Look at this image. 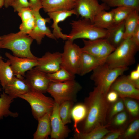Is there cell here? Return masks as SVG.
Returning <instances> with one entry per match:
<instances>
[{"label":"cell","mask_w":139,"mask_h":139,"mask_svg":"<svg viewBox=\"0 0 139 139\" xmlns=\"http://www.w3.org/2000/svg\"><path fill=\"white\" fill-rule=\"evenodd\" d=\"M105 96L97 87L90 92L85 104L87 112L83 125V132H89L99 125L103 120L106 109Z\"/></svg>","instance_id":"cell-1"},{"label":"cell","mask_w":139,"mask_h":139,"mask_svg":"<svg viewBox=\"0 0 139 139\" xmlns=\"http://www.w3.org/2000/svg\"><path fill=\"white\" fill-rule=\"evenodd\" d=\"M1 48L8 49L13 55L19 57L36 59L32 53L30 46L33 39L28 34L20 31L1 36Z\"/></svg>","instance_id":"cell-2"},{"label":"cell","mask_w":139,"mask_h":139,"mask_svg":"<svg viewBox=\"0 0 139 139\" xmlns=\"http://www.w3.org/2000/svg\"><path fill=\"white\" fill-rule=\"evenodd\" d=\"M130 38L125 39L106 59L105 63L111 68L127 67L135 62L139 49Z\"/></svg>","instance_id":"cell-3"},{"label":"cell","mask_w":139,"mask_h":139,"mask_svg":"<svg viewBox=\"0 0 139 139\" xmlns=\"http://www.w3.org/2000/svg\"><path fill=\"white\" fill-rule=\"evenodd\" d=\"M71 30L67 34V39L73 41L78 39L93 40L106 38L108 30L99 28L89 20L84 18L72 21Z\"/></svg>","instance_id":"cell-4"},{"label":"cell","mask_w":139,"mask_h":139,"mask_svg":"<svg viewBox=\"0 0 139 139\" xmlns=\"http://www.w3.org/2000/svg\"><path fill=\"white\" fill-rule=\"evenodd\" d=\"M81 89L75 79L63 82L51 81L47 92L53 97L55 102L60 105L66 101H75Z\"/></svg>","instance_id":"cell-5"},{"label":"cell","mask_w":139,"mask_h":139,"mask_svg":"<svg viewBox=\"0 0 139 139\" xmlns=\"http://www.w3.org/2000/svg\"><path fill=\"white\" fill-rule=\"evenodd\" d=\"M128 69L127 67L110 68L105 63L93 71L90 78L106 95L115 80Z\"/></svg>","instance_id":"cell-6"},{"label":"cell","mask_w":139,"mask_h":139,"mask_svg":"<svg viewBox=\"0 0 139 139\" xmlns=\"http://www.w3.org/2000/svg\"><path fill=\"white\" fill-rule=\"evenodd\" d=\"M19 98L29 104L33 117L37 120L52 110L55 103L52 98L45 95L42 93L33 91L30 90Z\"/></svg>","instance_id":"cell-7"},{"label":"cell","mask_w":139,"mask_h":139,"mask_svg":"<svg viewBox=\"0 0 139 139\" xmlns=\"http://www.w3.org/2000/svg\"><path fill=\"white\" fill-rule=\"evenodd\" d=\"M82 53L78 45L73 41L66 40L62 53L61 67L75 75H79Z\"/></svg>","instance_id":"cell-8"},{"label":"cell","mask_w":139,"mask_h":139,"mask_svg":"<svg viewBox=\"0 0 139 139\" xmlns=\"http://www.w3.org/2000/svg\"><path fill=\"white\" fill-rule=\"evenodd\" d=\"M109 8L103 3L100 4L98 0H75L74 9L77 16H80L93 23L95 16L98 13Z\"/></svg>","instance_id":"cell-9"},{"label":"cell","mask_w":139,"mask_h":139,"mask_svg":"<svg viewBox=\"0 0 139 139\" xmlns=\"http://www.w3.org/2000/svg\"><path fill=\"white\" fill-rule=\"evenodd\" d=\"M25 77L30 90L43 93L47 92L51 81L47 74L34 67L26 72Z\"/></svg>","instance_id":"cell-10"},{"label":"cell","mask_w":139,"mask_h":139,"mask_svg":"<svg viewBox=\"0 0 139 139\" xmlns=\"http://www.w3.org/2000/svg\"><path fill=\"white\" fill-rule=\"evenodd\" d=\"M10 63L14 75L19 78H24L26 72L35 67L38 64L37 59L17 57L8 52L5 53Z\"/></svg>","instance_id":"cell-11"},{"label":"cell","mask_w":139,"mask_h":139,"mask_svg":"<svg viewBox=\"0 0 139 139\" xmlns=\"http://www.w3.org/2000/svg\"><path fill=\"white\" fill-rule=\"evenodd\" d=\"M110 89L116 92L122 98L139 99V89L135 86L128 75L118 77L112 84Z\"/></svg>","instance_id":"cell-12"},{"label":"cell","mask_w":139,"mask_h":139,"mask_svg":"<svg viewBox=\"0 0 139 139\" xmlns=\"http://www.w3.org/2000/svg\"><path fill=\"white\" fill-rule=\"evenodd\" d=\"M62 53L59 52H47L38 58L36 68L47 74L54 73L61 67Z\"/></svg>","instance_id":"cell-13"},{"label":"cell","mask_w":139,"mask_h":139,"mask_svg":"<svg viewBox=\"0 0 139 139\" xmlns=\"http://www.w3.org/2000/svg\"><path fill=\"white\" fill-rule=\"evenodd\" d=\"M39 11H33L36 20L35 25L32 31L28 35L35 40L38 44H41L45 36L56 40L52 32L46 25L47 23L50 22L51 19L49 17L44 18L42 17Z\"/></svg>","instance_id":"cell-14"},{"label":"cell","mask_w":139,"mask_h":139,"mask_svg":"<svg viewBox=\"0 0 139 139\" xmlns=\"http://www.w3.org/2000/svg\"><path fill=\"white\" fill-rule=\"evenodd\" d=\"M59 105L55 102L52 111L50 122L52 139H64L67 137L70 132L68 127L61 119L59 113Z\"/></svg>","instance_id":"cell-15"},{"label":"cell","mask_w":139,"mask_h":139,"mask_svg":"<svg viewBox=\"0 0 139 139\" xmlns=\"http://www.w3.org/2000/svg\"><path fill=\"white\" fill-rule=\"evenodd\" d=\"M47 13L49 18L53 20L51 27L53 29L52 32L54 37L56 39H61L64 40H67V34L62 32V29L59 26L58 23L73 15H76L74 9L59 10Z\"/></svg>","instance_id":"cell-16"},{"label":"cell","mask_w":139,"mask_h":139,"mask_svg":"<svg viewBox=\"0 0 139 139\" xmlns=\"http://www.w3.org/2000/svg\"><path fill=\"white\" fill-rule=\"evenodd\" d=\"M3 90L5 93L14 99L19 98L30 90L24 78L15 76Z\"/></svg>","instance_id":"cell-17"},{"label":"cell","mask_w":139,"mask_h":139,"mask_svg":"<svg viewBox=\"0 0 139 139\" xmlns=\"http://www.w3.org/2000/svg\"><path fill=\"white\" fill-rule=\"evenodd\" d=\"M105 61L89 53L82 51L79 75L83 76L86 74L105 63Z\"/></svg>","instance_id":"cell-18"},{"label":"cell","mask_w":139,"mask_h":139,"mask_svg":"<svg viewBox=\"0 0 139 139\" xmlns=\"http://www.w3.org/2000/svg\"><path fill=\"white\" fill-rule=\"evenodd\" d=\"M52 111L47 112L37 120L38 125L33 135L34 139H47L50 135V118Z\"/></svg>","instance_id":"cell-19"},{"label":"cell","mask_w":139,"mask_h":139,"mask_svg":"<svg viewBox=\"0 0 139 139\" xmlns=\"http://www.w3.org/2000/svg\"><path fill=\"white\" fill-rule=\"evenodd\" d=\"M74 0H42V8L47 13L59 10L74 9Z\"/></svg>","instance_id":"cell-20"},{"label":"cell","mask_w":139,"mask_h":139,"mask_svg":"<svg viewBox=\"0 0 139 139\" xmlns=\"http://www.w3.org/2000/svg\"><path fill=\"white\" fill-rule=\"evenodd\" d=\"M125 21L108 30V34L106 38L115 48L124 40Z\"/></svg>","instance_id":"cell-21"},{"label":"cell","mask_w":139,"mask_h":139,"mask_svg":"<svg viewBox=\"0 0 139 139\" xmlns=\"http://www.w3.org/2000/svg\"><path fill=\"white\" fill-rule=\"evenodd\" d=\"M105 126L98 125L87 133H75L73 137L75 139H101L110 132Z\"/></svg>","instance_id":"cell-22"},{"label":"cell","mask_w":139,"mask_h":139,"mask_svg":"<svg viewBox=\"0 0 139 139\" xmlns=\"http://www.w3.org/2000/svg\"><path fill=\"white\" fill-rule=\"evenodd\" d=\"M139 9H135L125 21L124 39L130 38L139 26Z\"/></svg>","instance_id":"cell-23"},{"label":"cell","mask_w":139,"mask_h":139,"mask_svg":"<svg viewBox=\"0 0 139 139\" xmlns=\"http://www.w3.org/2000/svg\"><path fill=\"white\" fill-rule=\"evenodd\" d=\"M87 112V107L85 104L79 103L73 106L71 115L74 122L73 128L75 133H78L80 132L78 127V124L85 119Z\"/></svg>","instance_id":"cell-24"},{"label":"cell","mask_w":139,"mask_h":139,"mask_svg":"<svg viewBox=\"0 0 139 139\" xmlns=\"http://www.w3.org/2000/svg\"><path fill=\"white\" fill-rule=\"evenodd\" d=\"M93 23L99 28L107 30L109 29L113 24L112 11L108 12L103 10L100 11L95 16Z\"/></svg>","instance_id":"cell-25"},{"label":"cell","mask_w":139,"mask_h":139,"mask_svg":"<svg viewBox=\"0 0 139 139\" xmlns=\"http://www.w3.org/2000/svg\"><path fill=\"white\" fill-rule=\"evenodd\" d=\"M105 39V38L93 40L83 39L84 46L81 48L82 51L89 53L99 58Z\"/></svg>","instance_id":"cell-26"},{"label":"cell","mask_w":139,"mask_h":139,"mask_svg":"<svg viewBox=\"0 0 139 139\" xmlns=\"http://www.w3.org/2000/svg\"><path fill=\"white\" fill-rule=\"evenodd\" d=\"M15 76L8 60L6 62L0 60V82L4 89Z\"/></svg>","instance_id":"cell-27"},{"label":"cell","mask_w":139,"mask_h":139,"mask_svg":"<svg viewBox=\"0 0 139 139\" xmlns=\"http://www.w3.org/2000/svg\"><path fill=\"white\" fill-rule=\"evenodd\" d=\"M14 99L5 93L4 91L0 95V120L4 117H17L18 114L10 110L11 104Z\"/></svg>","instance_id":"cell-28"},{"label":"cell","mask_w":139,"mask_h":139,"mask_svg":"<svg viewBox=\"0 0 139 139\" xmlns=\"http://www.w3.org/2000/svg\"><path fill=\"white\" fill-rule=\"evenodd\" d=\"M135 9H138L130 7L120 6L116 7L111 10L113 15V25H117L124 21Z\"/></svg>","instance_id":"cell-29"},{"label":"cell","mask_w":139,"mask_h":139,"mask_svg":"<svg viewBox=\"0 0 139 139\" xmlns=\"http://www.w3.org/2000/svg\"><path fill=\"white\" fill-rule=\"evenodd\" d=\"M47 74L49 79L53 81L64 82L75 79V75L62 67L54 73Z\"/></svg>","instance_id":"cell-30"},{"label":"cell","mask_w":139,"mask_h":139,"mask_svg":"<svg viewBox=\"0 0 139 139\" xmlns=\"http://www.w3.org/2000/svg\"><path fill=\"white\" fill-rule=\"evenodd\" d=\"M74 102L68 101H64L59 105V113L65 125L71 122V112Z\"/></svg>","instance_id":"cell-31"},{"label":"cell","mask_w":139,"mask_h":139,"mask_svg":"<svg viewBox=\"0 0 139 139\" xmlns=\"http://www.w3.org/2000/svg\"><path fill=\"white\" fill-rule=\"evenodd\" d=\"M109 7L128 6L139 9V0H101Z\"/></svg>","instance_id":"cell-32"},{"label":"cell","mask_w":139,"mask_h":139,"mask_svg":"<svg viewBox=\"0 0 139 139\" xmlns=\"http://www.w3.org/2000/svg\"><path fill=\"white\" fill-rule=\"evenodd\" d=\"M34 16L25 21L22 22L19 27L20 32L23 33L29 34L33 29L36 24Z\"/></svg>","instance_id":"cell-33"},{"label":"cell","mask_w":139,"mask_h":139,"mask_svg":"<svg viewBox=\"0 0 139 139\" xmlns=\"http://www.w3.org/2000/svg\"><path fill=\"white\" fill-rule=\"evenodd\" d=\"M123 102L127 109L132 116H135L138 115L139 107L136 102L131 99H125Z\"/></svg>","instance_id":"cell-34"},{"label":"cell","mask_w":139,"mask_h":139,"mask_svg":"<svg viewBox=\"0 0 139 139\" xmlns=\"http://www.w3.org/2000/svg\"><path fill=\"white\" fill-rule=\"evenodd\" d=\"M18 12V15L21 18L22 22L27 20L34 16L33 10L30 7L22 8Z\"/></svg>","instance_id":"cell-35"},{"label":"cell","mask_w":139,"mask_h":139,"mask_svg":"<svg viewBox=\"0 0 139 139\" xmlns=\"http://www.w3.org/2000/svg\"><path fill=\"white\" fill-rule=\"evenodd\" d=\"M139 128V120H136L132 122L124 135V137L127 138L134 135Z\"/></svg>","instance_id":"cell-36"},{"label":"cell","mask_w":139,"mask_h":139,"mask_svg":"<svg viewBox=\"0 0 139 139\" xmlns=\"http://www.w3.org/2000/svg\"><path fill=\"white\" fill-rule=\"evenodd\" d=\"M11 6L15 12H18L22 8L30 7V5L28 0H13Z\"/></svg>","instance_id":"cell-37"},{"label":"cell","mask_w":139,"mask_h":139,"mask_svg":"<svg viewBox=\"0 0 139 139\" xmlns=\"http://www.w3.org/2000/svg\"><path fill=\"white\" fill-rule=\"evenodd\" d=\"M124 105L123 101L121 100H120L116 102L111 109L110 113L111 117L122 111L124 109Z\"/></svg>","instance_id":"cell-38"},{"label":"cell","mask_w":139,"mask_h":139,"mask_svg":"<svg viewBox=\"0 0 139 139\" xmlns=\"http://www.w3.org/2000/svg\"><path fill=\"white\" fill-rule=\"evenodd\" d=\"M127 119L126 113L122 111L117 114L114 120V124L117 126L121 125L126 122Z\"/></svg>","instance_id":"cell-39"},{"label":"cell","mask_w":139,"mask_h":139,"mask_svg":"<svg viewBox=\"0 0 139 139\" xmlns=\"http://www.w3.org/2000/svg\"><path fill=\"white\" fill-rule=\"evenodd\" d=\"M30 7L34 11H39L42 8V0H29Z\"/></svg>","instance_id":"cell-40"},{"label":"cell","mask_w":139,"mask_h":139,"mask_svg":"<svg viewBox=\"0 0 139 139\" xmlns=\"http://www.w3.org/2000/svg\"><path fill=\"white\" fill-rule=\"evenodd\" d=\"M107 99L109 102L113 103L116 101L118 99L119 95L116 91L111 90L107 93Z\"/></svg>","instance_id":"cell-41"},{"label":"cell","mask_w":139,"mask_h":139,"mask_svg":"<svg viewBox=\"0 0 139 139\" xmlns=\"http://www.w3.org/2000/svg\"><path fill=\"white\" fill-rule=\"evenodd\" d=\"M130 38L136 45L139 47V26L133 32Z\"/></svg>","instance_id":"cell-42"},{"label":"cell","mask_w":139,"mask_h":139,"mask_svg":"<svg viewBox=\"0 0 139 139\" xmlns=\"http://www.w3.org/2000/svg\"><path fill=\"white\" fill-rule=\"evenodd\" d=\"M129 78L132 80L139 79V65L138 64L136 68L131 72L130 75H128Z\"/></svg>","instance_id":"cell-43"},{"label":"cell","mask_w":139,"mask_h":139,"mask_svg":"<svg viewBox=\"0 0 139 139\" xmlns=\"http://www.w3.org/2000/svg\"><path fill=\"white\" fill-rule=\"evenodd\" d=\"M121 132L120 131H116L109 134L103 138L104 139H116L121 135Z\"/></svg>","instance_id":"cell-44"},{"label":"cell","mask_w":139,"mask_h":139,"mask_svg":"<svg viewBox=\"0 0 139 139\" xmlns=\"http://www.w3.org/2000/svg\"><path fill=\"white\" fill-rule=\"evenodd\" d=\"M4 6L5 7L7 8L11 6V4L13 0H4Z\"/></svg>","instance_id":"cell-45"},{"label":"cell","mask_w":139,"mask_h":139,"mask_svg":"<svg viewBox=\"0 0 139 139\" xmlns=\"http://www.w3.org/2000/svg\"><path fill=\"white\" fill-rule=\"evenodd\" d=\"M4 0H0V8H1L3 6H4Z\"/></svg>","instance_id":"cell-46"},{"label":"cell","mask_w":139,"mask_h":139,"mask_svg":"<svg viewBox=\"0 0 139 139\" xmlns=\"http://www.w3.org/2000/svg\"><path fill=\"white\" fill-rule=\"evenodd\" d=\"M1 48V41H0V48ZM3 59V58H2V57L0 55V60L1 59Z\"/></svg>","instance_id":"cell-47"},{"label":"cell","mask_w":139,"mask_h":139,"mask_svg":"<svg viewBox=\"0 0 139 139\" xmlns=\"http://www.w3.org/2000/svg\"><path fill=\"white\" fill-rule=\"evenodd\" d=\"M0 84H1V83H0ZM1 91V88H0V91Z\"/></svg>","instance_id":"cell-48"},{"label":"cell","mask_w":139,"mask_h":139,"mask_svg":"<svg viewBox=\"0 0 139 139\" xmlns=\"http://www.w3.org/2000/svg\"><path fill=\"white\" fill-rule=\"evenodd\" d=\"M1 36H0V42L1 40Z\"/></svg>","instance_id":"cell-49"},{"label":"cell","mask_w":139,"mask_h":139,"mask_svg":"<svg viewBox=\"0 0 139 139\" xmlns=\"http://www.w3.org/2000/svg\"><path fill=\"white\" fill-rule=\"evenodd\" d=\"M74 1H75V0H74Z\"/></svg>","instance_id":"cell-50"}]
</instances>
